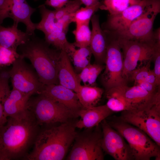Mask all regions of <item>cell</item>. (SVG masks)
I'll return each instance as SVG.
<instances>
[{"mask_svg": "<svg viewBox=\"0 0 160 160\" xmlns=\"http://www.w3.org/2000/svg\"><path fill=\"white\" fill-rule=\"evenodd\" d=\"M40 94L43 95L65 106L77 116L82 107L76 93L73 90L60 84L44 85Z\"/></svg>", "mask_w": 160, "mask_h": 160, "instance_id": "5bb4252c", "label": "cell"}, {"mask_svg": "<svg viewBox=\"0 0 160 160\" xmlns=\"http://www.w3.org/2000/svg\"><path fill=\"white\" fill-rule=\"evenodd\" d=\"M67 33L62 30L54 31L45 35V41L49 45L52 46L58 50L65 52L68 55L76 47L73 43H70L68 41Z\"/></svg>", "mask_w": 160, "mask_h": 160, "instance_id": "d4e9b609", "label": "cell"}, {"mask_svg": "<svg viewBox=\"0 0 160 160\" xmlns=\"http://www.w3.org/2000/svg\"><path fill=\"white\" fill-rule=\"evenodd\" d=\"M81 4L85 6H90L94 5L98 2V0H78Z\"/></svg>", "mask_w": 160, "mask_h": 160, "instance_id": "f35d334b", "label": "cell"}, {"mask_svg": "<svg viewBox=\"0 0 160 160\" xmlns=\"http://www.w3.org/2000/svg\"><path fill=\"white\" fill-rule=\"evenodd\" d=\"M119 118L142 130L160 146V101L142 109L123 111Z\"/></svg>", "mask_w": 160, "mask_h": 160, "instance_id": "9c48e42d", "label": "cell"}, {"mask_svg": "<svg viewBox=\"0 0 160 160\" xmlns=\"http://www.w3.org/2000/svg\"><path fill=\"white\" fill-rule=\"evenodd\" d=\"M102 6V4L98 1L92 6L80 8L74 14L73 22L76 24L89 23L94 13Z\"/></svg>", "mask_w": 160, "mask_h": 160, "instance_id": "4dcf8cb0", "label": "cell"}, {"mask_svg": "<svg viewBox=\"0 0 160 160\" xmlns=\"http://www.w3.org/2000/svg\"><path fill=\"white\" fill-rule=\"evenodd\" d=\"M19 56L17 50L0 46V66L12 64Z\"/></svg>", "mask_w": 160, "mask_h": 160, "instance_id": "d6a6232c", "label": "cell"}, {"mask_svg": "<svg viewBox=\"0 0 160 160\" xmlns=\"http://www.w3.org/2000/svg\"><path fill=\"white\" fill-rule=\"evenodd\" d=\"M135 84L142 87L148 91L152 93L155 94L160 91V87L144 81H138L135 82Z\"/></svg>", "mask_w": 160, "mask_h": 160, "instance_id": "d590c367", "label": "cell"}, {"mask_svg": "<svg viewBox=\"0 0 160 160\" xmlns=\"http://www.w3.org/2000/svg\"><path fill=\"white\" fill-rule=\"evenodd\" d=\"M76 122L71 120L41 129L33 150L24 160L63 159L77 133Z\"/></svg>", "mask_w": 160, "mask_h": 160, "instance_id": "7a4b0ae2", "label": "cell"}, {"mask_svg": "<svg viewBox=\"0 0 160 160\" xmlns=\"http://www.w3.org/2000/svg\"><path fill=\"white\" fill-rule=\"evenodd\" d=\"M102 132L101 147L103 151L116 160H134L128 144L123 136L105 119L100 123Z\"/></svg>", "mask_w": 160, "mask_h": 160, "instance_id": "7c38bea8", "label": "cell"}, {"mask_svg": "<svg viewBox=\"0 0 160 160\" xmlns=\"http://www.w3.org/2000/svg\"><path fill=\"white\" fill-rule=\"evenodd\" d=\"M151 61H149L145 65L139 67L135 69L132 72L129 81H133L134 82L145 81L151 70L150 66Z\"/></svg>", "mask_w": 160, "mask_h": 160, "instance_id": "836d02e7", "label": "cell"}, {"mask_svg": "<svg viewBox=\"0 0 160 160\" xmlns=\"http://www.w3.org/2000/svg\"><path fill=\"white\" fill-rule=\"evenodd\" d=\"M108 122L127 142L134 160H160V146L142 130L119 118Z\"/></svg>", "mask_w": 160, "mask_h": 160, "instance_id": "277c9868", "label": "cell"}, {"mask_svg": "<svg viewBox=\"0 0 160 160\" xmlns=\"http://www.w3.org/2000/svg\"><path fill=\"white\" fill-rule=\"evenodd\" d=\"M103 92V89L95 86L81 84L76 93L82 108H87L96 106Z\"/></svg>", "mask_w": 160, "mask_h": 160, "instance_id": "7402d4cb", "label": "cell"}, {"mask_svg": "<svg viewBox=\"0 0 160 160\" xmlns=\"http://www.w3.org/2000/svg\"><path fill=\"white\" fill-rule=\"evenodd\" d=\"M38 8L41 19L40 22L36 23V29L42 31L45 35L60 30L58 22L55 17L54 10L47 9L44 4L39 5Z\"/></svg>", "mask_w": 160, "mask_h": 160, "instance_id": "cb8c5ba5", "label": "cell"}, {"mask_svg": "<svg viewBox=\"0 0 160 160\" xmlns=\"http://www.w3.org/2000/svg\"><path fill=\"white\" fill-rule=\"evenodd\" d=\"M8 1L9 17L13 20L14 23H24L26 26V32L31 35L35 34L36 23L32 22L31 16L36 9L31 7L26 0Z\"/></svg>", "mask_w": 160, "mask_h": 160, "instance_id": "2e32d148", "label": "cell"}, {"mask_svg": "<svg viewBox=\"0 0 160 160\" xmlns=\"http://www.w3.org/2000/svg\"><path fill=\"white\" fill-rule=\"evenodd\" d=\"M31 96L12 88L3 105L6 117H17L25 114L28 110V103Z\"/></svg>", "mask_w": 160, "mask_h": 160, "instance_id": "ffe728a7", "label": "cell"}, {"mask_svg": "<svg viewBox=\"0 0 160 160\" xmlns=\"http://www.w3.org/2000/svg\"><path fill=\"white\" fill-rule=\"evenodd\" d=\"M144 81L156 85V84L155 76L153 70L151 69L148 76Z\"/></svg>", "mask_w": 160, "mask_h": 160, "instance_id": "74e56055", "label": "cell"}, {"mask_svg": "<svg viewBox=\"0 0 160 160\" xmlns=\"http://www.w3.org/2000/svg\"><path fill=\"white\" fill-rule=\"evenodd\" d=\"M92 54L89 46L75 48L68 55L73 63L74 70L79 73L83 69L90 64Z\"/></svg>", "mask_w": 160, "mask_h": 160, "instance_id": "484cf974", "label": "cell"}, {"mask_svg": "<svg viewBox=\"0 0 160 160\" xmlns=\"http://www.w3.org/2000/svg\"><path fill=\"white\" fill-rule=\"evenodd\" d=\"M81 4L78 0L69 1L62 7L54 10L56 19L58 20L64 16L74 14Z\"/></svg>", "mask_w": 160, "mask_h": 160, "instance_id": "1f68e13d", "label": "cell"}, {"mask_svg": "<svg viewBox=\"0 0 160 160\" xmlns=\"http://www.w3.org/2000/svg\"><path fill=\"white\" fill-rule=\"evenodd\" d=\"M114 112L106 104L89 108H82L77 113L80 119L76 122V128L89 129L99 125L104 119Z\"/></svg>", "mask_w": 160, "mask_h": 160, "instance_id": "e0dca14e", "label": "cell"}, {"mask_svg": "<svg viewBox=\"0 0 160 160\" xmlns=\"http://www.w3.org/2000/svg\"><path fill=\"white\" fill-rule=\"evenodd\" d=\"M8 0H0V24L5 18L9 17Z\"/></svg>", "mask_w": 160, "mask_h": 160, "instance_id": "8d00e7d4", "label": "cell"}, {"mask_svg": "<svg viewBox=\"0 0 160 160\" xmlns=\"http://www.w3.org/2000/svg\"><path fill=\"white\" fill-rule=\"evenodd\" d=\"M61 5L63 7L68 1L69 0H58Z\"/></svg>", "mask_w": 160, "mask_h": 160, "instance_id": "60d3db41", "label": "cell"}, {"mask_svg": "<svg viewBox=\"0 0 160 160\" xmlns=\"http://www.w3.org/2000/svg\"><path fill=\"white\" fill-rule=\"evenodd\" d=\"M37 95L30 97L28 109L33 113L40 125L63 123L76 117L63 105L41 94Z\"/></svg>", "mask_w": 160, "mask_h": 160, "instance_id": "5b68a950", "label": "cell"}, {"mask_svg": "<svg viewBox=\"0 0 160 160\" xmlns=\"http://www.w3.org/2000/svg\"><path fill=\"white\" fill-rule=\"evenodd\" d=\"M49 46L34 34L17 49L21 56L30 60L42 83L59 84L58 71L61 51Z\"/></svg>", "mask_w": 160, "mask_h": 160, "instance_id": "3957f363", "label": "cell"}, {"mask_svg": "<svg viewBox=\"0 0 160 160\" xmlns=\"http://www.w3.org/2000/svg\"><path fill=\"white\" fill-rule=\"evenodd\" d=\"M123 86L113 87L106 91V104L113 112L130 110L124 96Z\"/></svg>", "mask_w": 160, "mask_h": 160, "instance_id": "603a6c76", "label": "cell"}, {"mask_svg": "<svg viewBox=\"0 0 160 160\" xmlns=\"http://www.w3.org/2000/svg\"><path fill=\"white\" fill-rule=\"evenodd\" d=\"M9 78L8 72L0 73V128L5 124L7 119L4 114L3 105L11 91L9 84Z\"/></svg>", "mask_w": 160, "mask_h": 160, "instance_id": "f1b7e54d", "label": "cell"}, {"mask_svg": "<svg viewBox=\"0 0 160 160\" xmlns=\"http://www.w3.org/2000/svg\"><path fill=\"white\" fill-rule=\"evenodd\" d=\"M12 65L8 73L12 88L31 96L40 94L44 84L40 81L32 65L27 63L20 55Z\"/></svg>", "mask_w": 160, "mask_h": 160, "instance_id": "8fae6325", "label": "cell"}, {"mask_svg": "<svg viewBox=\"0 0 160 160\" xmlns=\"http://www.w3.org/2000/svg\"><path fill=\"white\" fill-rule=\"evenodd\" d=\"M35 1H38V0H34Z\"/></svg>", "mask_w": 160, "mask_h": 160, "instance_id": "b9f144b4", "label": "cell"}, {"mask_svg": "<svg viewBox=\"0 0 160 160\" xmlns=\"http://www.w3.org/2000/svg\"><path fill=\"white\" fill-rule=\"evenodd\" d=\"M107 41L104 71L101 80L105 91L116 86L126 85L123 77V57L121 49L116 37L103 31Z\"/></svg>", "mask_w": 160, "mask_h": 160, "instance_id": "8992f818", "label": "cell"}, {"mask_svg": "<svg viewBox=\"0 0 160 160\" xmlns=\"http://www.w3.org/2000/svg\"><path fill=\"white\" fill-rule=\"evenodd\" d=\"M105 65L97 63H91L85 67L78 73L79 78L84 85L95 86L96 79L101 72L104 70Z\"/></svg>", "mask_w": 160, "mask_h": 160, "instance_id": "4316f807", "label": "cell"}, {"mask_svg": "<svg viewBox=\"0 0 160 160\" xmlns=\"http://www.w3.org/2000/svg\"><path fill=\"white\" fill-rule=\"evenodd\" d=\"M59 84L75 92L78 91L81 81L78 73L73 68L67 53L61 51L58 71Z\"/></svg>", "mask_w": 160, "mask_h": 160, "instance_id": "d6986e66", "label": "cell"}, {"mask_svg": "<svg viewBox=\"0 0 160 160\" xmlns=\"http://www.w3.org/2000/svg\"><path fill=\"white\" fill-rule=\"evenodd\" d=\"M17 26L14 23L8 27L0 25V46L17 50L19 46L30 39L33 35L21 31Z\"/></svg>", "mask_w": 160, "mask_h": 160, "instance_id": "44dd1931", "label": "cell"}, {"mask_svg": "<svg viewBox=\"0 0 160 160\" xmlns=\"http://www.w3.org/2000/svg\"><path fill=\"white\" fill-rule=\"evenodd\" d=\"M123 90L130 110L142 109L160 101V91L152 93L136 85L131 87L124 85Z\"/></svg>", "mask_w": 160, "mask_h": 160, "instance_id": "9a60e30c", "label": "cell"}, {"mask_svg": "<svg viewBox=\"0 0 160 160\" xmlns=\"http://www.w3.org/2000/svg\"><path fill=\"white\" fill-rule=\"evenodd\" d=\"M90 20L92 30L89 47L96 63L103 64L105 62L107 48L105 35L100 27L98 15H93Z\"/></svg>", "mask_w": 160, "mask_h": 160, "instance_id": "ac0fdd59", "label": "cell"}, {"mask_svg": "<svg viewBox=\"0 0 160 160\" xmlns=\"http://www.w3.org/2000/svg\"><path fill=\"white\" fill-rule=\"evenodd\" d=\"M116 37L122 51L124 63L122 75L127 82L139 62L142 64L153 60L156 49L160 46V42L147 43Z\"/></svg>", "mask_w": 160, "mask_h": 160, "instance_id": "30bf717a", "label": "cell"}, {"mask_svg": "<svg viewBox=\"0 0 160 160\" xmlns=\"http://www.w3.org/2000/svg\"><path fill=\"white\" fill-rule=\"evenodd\" d=\"M153 60L154 61L153 70L156 78V84L158 87L160 85V46L157 48L153 56Z\"/></svg>", "mask_w": 160, "mask_h": 160, "instance_id": "e575fe53", "label": "cell"}, {"mask_svg": "<svg viewBox=\"0 0 160 160\" xmlns=\"http://www.w3.org/2000/svg\"><path fill=\"white\" fill-rule=\"evenodd\" d=\"M140 0H105L101 8L108 11L110 15L119 13L130 6L139 3Z\"/></svg>", "mask_w": 160, "mask_h": 160, "instance_id": "f546056e", "label": "cell"}, {"mask_svg": "<svg viewBox=\"0 0 160 160\" xmlns=\"http://www.w3.org/2000/svg\"><path fill=\"white\" fill-rule=\"evenodd\" d=\"M28 110L17 117H8L0 128V160L25 159L41 129Z\"/></svg>", "mask_w": 160, "mask_h": 160, "instance_id": "6da1fadb", "label": "cell"}, {"mask_svg": "<svg viewBox=\"0 0 160 160\" xmlns=\"http://www.w3.org/2000/svg\"><path fill=\"white\" fill-rule=\"evenodd\" d=\"M85 129L82 132L77 133L66 159L104 160L101 147L102 132L100 124L92 128Z\"/></svg>", "mask_w": 160, "mask_h": 160, "instance_id": "52a82bcc", "label": "cell"}, {"mask_svg": "<svg viewBox=\"0 0 160 160\" xmlns=\"http://www.w3.org/2000/svg\"><path fill=\"white\" fill-rule=\"evenodd\" d=\"M160 12V2L149 1L143 13L134 20L125 31L117 33L110 32L118 38L140 42L154 43L153 25L156 17Z\"/></svg>", "mask_w": 160, "mask_h": 160, "instance_id": "ba28073f", "label": "cell"}, {"mask_svg": "<svg viewBox=\"0 0 160 160\" xmlns=\"http://www.w3.org/2000/svg\"><path fill=\"white\" fill-rule=\"evenodd\" d=\"M148 0H142L138 4L132 5L122 12L108 15L102 25L103 30L112 33L126 30L132 22L144 12Z\"/></svg>", "mask_w": 160, "mask_h": 160, "instance_id": "4fadbf2b", "label": "cell"}, {"mask_svg": "<svg viewBox=\"0 0 160 160\" xmlns=\"http://www.w3.org/2000/svg\"><path fill=\"white\" fill-rule=\"evenodd\" d=\"M154 38L156 42H160V29L159 28L153 32Z\"/></svg>", "mask_w": 160, "mask_h": 160, "instance_id": "ab89813d", "label": "cell"}, {"mask_svg": "<svg viewBox=\"0 0 160 160\" xmlns=\"http://www.w3.org/2000/svg\"><path fill=\"white\" fill-rule=\"evenodd\" d=\"M76 25V28L73 31L75 38L74 45L79 48L89 46L91 36L89 23Z\"/></svg>", "mask_w": 160, "mask_h": 160, "instance_id": "83f0119b", "label": "cell"}]
</instances>
